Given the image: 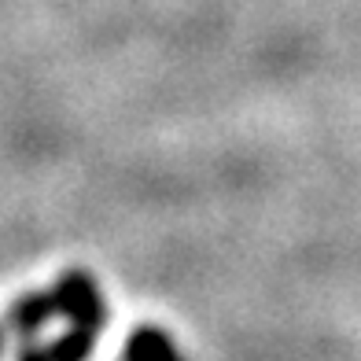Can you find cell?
Masks as SVG:
<instances>
[{"label":"cell","instance_id":"1","mask_svg":"<svg viewBox=\"0 0 361 361\" xmlns=\"http://www.w3.org/2000/svg\"><path fill=\"white\" fill-rule=\"evenodd\" d=\"M48 295H52L56 314L67 317L71 328H85V332H96V336L104 332V321H107L104 295H100V288H96V281L85 269L63 273Z\"/></svg>","mask_w":361,"mask_h":361},{"label":"cell","instance_id":"2","mask_svg":"<svg viewBox=\"0 0 361 361\" xmlns=\"http://www.w3.org/2000/svg\"><path fill=\"white\" fill-rule=\"evenodd\" d=\"M126 361H185L159 324H140L126 343Z\"/></svg>","mask_w":361,"mask_h":361},{"label":"cell","instance_id":"3","mask_svg":"<svg viewBox=\"0 0 361 361\" xmlns=\"http://www.w3.org/2000/svg\"><path fill=\"white\" fill-rule=\"evenodd\" d=\"M48 317H56L52 295H23V299L8 310V328L30 339V336H37V328Z\"/></svg>","mask_w":361,"mask_h":361},{"label":"cell","instance_id":"4","mask_svg":"<svg viewBox=\"0 0 361 361\" xmlns=\"http://www.w3.org/2000/svg\"><path fill=\"white\" fill-rule=\"evenodd\" d=\"M96 332H85V328H71L67 336H59V339H52L48 343V357L52 361H89V354H92V347H96Z\"/></svg>","mask_w":361,"mask_h":361},{"label":"cell","instance_id":"5","mask_svg":"<svg viewBox=\"0 0 361 361\" xmlns=\"http://www.w3.org/2000/svg\"><path fill=\"white\" fill-rule=\"evenodd\" d=\"M19 361H52V357H48V350L37 347V343H26V347L19 350Z\"/></svg>","mask_w":361,"mask_h":361},{"label":"cell","instance_id":"6","mask_svg":"<svg viewBox=\"0 0 361 361\" xmlns=\"http://www.w3.org/2000/svg\"><path fill=\"white\" fill-rule=\"evenodd\" d=\"M0 354H4V332H0Z\"/></svg>","mask_w":361,"mask_h":361}]
</instances>
